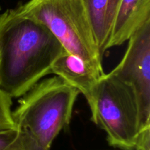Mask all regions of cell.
I'll return each instance as SVG.
<instances>
[{
	"label": "cell",
	"instance_id": "cell-1",
	"mask_svg": "<svg viewBox=\"0 0 150 150\" xmlns=\"http://www.w3.org/2000/svg\"><path fill=\"white\" fill-rule=\"evenodd\" d=\"M64 51L45 25L15 9L0 15V88L12 99L51 74L52 64Z\"/></svg>",
	"mask_w": 150,
	"mask_h": 150
},
{
	"label": "cell",
	"instance_id": "cell-2",
	"mask_svg": "<svg viewBox=\"0 0 150 150\" xmlns=\"http://www.w3.org/2000/svg\"><path fill=\"white\" fill-rule=\"evenodd\" d=\"M79 94L59 76L42 79L22 96L12 111L13 121L40 146L50 150L54 139L70 124Z\"/></svg>",
	"mask_w": 150,
	"mask_h": 150
},
{
	"label": "cell",
	"instance_id": "cell-3",
	"mask_svg": "<svg viewBox=\"0 0 150 150\" xmlns=\"http://www.w3.org/2000/svg\"><path fill=\"white\" fill-rule=\"evenodd\" d=\"M15 10L18 14L45 25L66 51L104 73L103 58L82 0H29Z\"/></svg>",
	"mask_w": 150,
	"mask_h": 150
},
{
	"label": "cell",
	"instance_id": "cell-4",
	"mask_svg": "<svg viewBox=\"0 0 150 150\" xmlns=\"http://www.w3.org/2000/svg\"><path fill=\"white\" fill-rule=\"evenodd\" d=\"M92 121L106 134L108 144L121 150H135L141 129L134 91L111 73L100 77L90 108Z\"/></svg>",
	"mask_w": 150,
	"mask_h": 150
},
{
	"label": "cell",
	"instance_id": "cell-5",
	"mask_svg": "<svg viewBox=\"0 0 150 150\" xmlns=\"http://www.w3.org/2000/svg\"><path fill=\"white\" fill-rule=\"evenodd\" d=\"M127 41L122 59L110 73L134 91L142 129L150 125V21Z\"/></svg>",
	"mask_w": 150,
	"mask_h": 150
},
{
	"label": "cell",
	"instance_id": "cell-6",
	"mask_svg": "<svg viewBox=\"0 0 150 150\" xmlns=\"http://www.w3.org/2000/svg\"><path fill=\"white\" fill-rule=\"evenodd\" d=\"M51 74L59 76L83 94L91 108L97 85L104 73H100L79 57L65 51L52 64Z\"/></svg>",
	"mask_w": 150,
	"mask_h": 150
},
{
	"label": "cell",
	"instance_id": "cell-7",
	"mask_svg": "<svg viewBox=\"0 0 150 150\" xmlns=\"http://www.w3.org/2000/svg\"><path fill=\"white\" fill-rule=\"evenodd\" d=\"M150 21V0H121L113 26L108 49L128 41Z\"/></svg>",
	"mask_w": 150,
	"mask_h": 150
},
{
	"label": "cell",
	"instance_id": "cell-8",
	"mask_svg": "<svg viewBox=\"0 0 150 150\" xmlns=\"http://www.w3.org/2000/svg\"><path fill=\"white\" fill-rule=\"evenodd\" d=\"M100 55L108 49L121 0H82Z\"/></svg>",
	"mask_w": 150,
	"mask_h": 150
},
{
	"label": "cell",
	"instance_id": "cell-9",
	"mask_svg": "<svg viewBox=\"0 0 150 150\" xmlns=\"http://www.w3.org/2000/svg\"><path fill=\"white\" fill-rule=\"evenodd\" d=\"M32 140L26 131L17 127L0 131V150H27Z\"/></svg>",
	"mask_w": 150,
	"mask_h": 150
},
{
	"label": "cell",
	"instance_id": "cell-10",
	"mask_svg": "<svg viewBox=\"0 0 150 150\" xmlns=\"http://www.w3.org/2000/svg\"><path fill=\"white\" fill-rule=\"evenodd\" d=\"M12 98L0 88V131L16 128L12 116Z\"/></svg>",
	"mask_w": 150,
	"mask_h": 150
},
{
	"label": "cell",
	"instance_id": "cell-11",
	"mask_svg": "<svg viewBox=\"0 0 150 150\" xmlns=\"http://www.w3.org/2000/svg\"><path fill=\"white\" fill-rule=\"evenodd\" d=\"M135 150H150V125L140 129Z\"/></svg>",
	"mask_w": 150,
	"mask_h": 150
},
{
	"label": "cell",
	"instance_id": "cell-12",
	"mask_svg": "<svg viewBox=\"0 0 150 150\" xmlns=\"http://www.w3.org/2000/svg\"><path fill=\"white\" fill-rule=\"evenodd\" d=\"M27 150H48V149H45L40 146L38 145V143H37L36 141H35V139L33 138V140H32V141L31 142V144H29Z\"/></svg>",
	"mask_w": 150,
	"mask_h": 150
},
{
	"label": "cell",
	"instance_id": "cell-13",
	"mask_svg": "<svg viewBox=\"0 0 150 150\" xmlns=\"http://www.w3.org/2000/svg\"><path fill=\"white\" fill-rule=\"evenodd\" d=\"M0 10H1V7H0Z\"/></svg>",
	"mask_w": 150,
	"mask_h": 150
}]
</instances>
